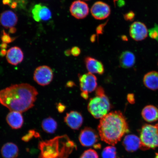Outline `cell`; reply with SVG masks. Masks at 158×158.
Returning a JSON list of instances; mask_svg holds the SVG:
<instances>
[{
	"label": "cell",
	"mask_w": 158,
	"mask_h": 158,
	"mask_svg": "<svg viewBox=\"0 0 158 158\" xmlns=\"http://www.w3.org/2000/svg\"><path fill=\"white\" fill-rule=\"evenodd\" d=\"M38 92L27 83L11 85L0 90V103L10 111L22 113L34 106Z\"/></svg>",
	"instance_id": "obj_1"
},
{
	"label": "cell",
	"mask_w": 158,
	"mask_h": 158,
	"mask_svg": "<svg viewBox=\"0 0 158 158\" xmlns=\"http://www.w3.org/2000/svg\"><path fill=\"white\" fill-rule=\"evenodd\" d=\"M98 130L102 141L112 146L129 131L125 116L118 111L110 112L101 118Z\"/></svg>",
	"instance_id": "obj_2"
},
{
	"label": "cell",
	"mask_w": 158,
	"mask_h": 158,
	"mask_svg": "<svg viewBox=\"0 0 158 158\" xmlns=\"http://www.w3.org/2000/svg\"><path fill=\"white\" fill-rule=\"evenodd\" d=\"M76 147L68 136H57L49 140L40 142V151L39 158H67Z\"/></svg>",
	"instance_id": "obj_3"
},
{
	"label": "cell",
	"mask_w": 158,
	"mask_h": 158,
	"mask_svg": "<svg viewBox=\"0 0 158 158\" xmlns=\"http://www.w3.org/2000/svg\"><path fill=\"white\" fill-rule=\"evenodd\" d=\"M111 106L107 96L101 87L97 88L96 96L91 98L88 104L89 111L94 118H102L107 114Z\"/></svg>",
	"instance_id": "obj_4"
},
{
	"label": "cell",
	"mask_w": 158,
	"mask_h": 158,
	"mask_svg": "<svg viewBox=\"0 0 158 158\" xmlns=\"http://www.w3.org/2000/svg\"><path fill=\"white\" fill-rule=\"evenodd\" d=\"M140 139L141 149H154L158 147V123L155 125H144L140 132Z\"/></svg>",
	"instance_id": "obj_5"
},
{
	"label": "cell",
	"mask_w": 158,
	"mask_h": 158,
	"mask_svg": "<svg viewBox=\"0 0 158 158\" xmlns=\"http://www.w3.org/2000/svg\"><path fill=\"white\" fill-rule=\"evenodd\" d=\"M54 73L50 67L42 66L35 69L33 74V79L37 84L42 86L48 85L52 81Z\"/></svg>",
	"instance_id": "obj_6"
},
{
	"label": "cell",
	"mask_w": 158,
	"mask_h": 158,
	"mask_svg": "<svg viewBox=\"0 0 158 158\" xmlns=\"http://www.w3.org/2000/svg\"><path fill=\"white\" fill-rule=\"evenodd\" d=\"M79 81L82 92L91 93L96 90L98 85L97 78L90 73L79 75Z\"/></svg>",
	"instance_id": "obj_7"
},
{
	"label": "cell",
	"mask_w": 158,
	"mask_h": 158,
	"mask_svg": "<svg viewBox=\"0 0 158 158\" xmlns=\"http://www.w3.org/2000/svg\"><path fill=\"white\" fill-rule=\"evenodd\" d=\"M130 36L134 40L141 41L147 38L149 31L146 25L139 21L134 22L130 26L129 29Z\"/></svg>",
	"instance_id": "obj_8"
},
{
	"label": "cell",
	"mask_w": 158,
	"mask_h": 158,
	"mask_svg": "<svg viewBox=\"0 0 158 158\" xmlns=\"http://www.w3.org/2000/svg\"><path fill=\"white\" fill-rule=\"evenodd\" d=\"M79 139L81 144L84 147H92L98 141V136L95 130L86 127L81 131Z\"/></svg>",
	"instance_id": "obj_9"
},
{
	"label": "cell",
	"mask_w": 158,
	"mask_h": 158,
	"mask_svg": "<svg viewBox=\"0 0 158 158\" xmlns=\"http://www.w3.org/2000/svg\"><path fill=\"white\" fill-rule=\"evenodd\" d=\"M91 13L95 19L102 20L108 18L110 14V6L102 1L96 2L92 6Z\"/></svg>",
	"instance_id": "obj_10"
},
{
	"label": "cell",
	"mask_w": 158,
	"mask_h": 158,
	"mask_svg": "<svg viewBox=\"0 0 158 158\" xmlns=\"http://www.w3.org/2000/svg\"><path fill=\"white\" fill-rule=\"evenodd\" d=\"M70 11L71 15L75 18L82 19L88 15L89 10L87 4L81 0H77L71 4Z\"/></svg>",
	"instance_id": "obj_11"
},
{
	"label": "cell",
	"mask_w": 158,
	"mask_h": 158,
	"mask_svg": "<svg viewBox=\"0 0 158 158\" xmlns=\"http://www.w3.org/2000/svg\"><path fill=\"white\" fill-rule=\"evenodd\" d=\"M83 118L79 112L72 111L67 113L64 118V121L67 125L73 130L80 128L83 122Z\"/></svg>",
	"instance_id": "obj_12"
},
{
	"label": "cell",
	"mask_w": 158,
	"mask_h": 158,
	"mask_svg": "<svg viewBox=\"0 0 158 158\" xmlns=\"http://www.w3.org/2000/svg\"><path fill=\"white\" fill-rule=\"evenodd\" d=\"M6 59L10 64L16 66L23 62L24 55L21 49L18 47H11L7 51Z\"/></svg>",
	"instance_id": "obj_13"
},
{
	"label": "cell",
	"mask_w": 158,
	"mask_h": 158,
	"mask_svg": "<svg viewBox=\"0 0 158 158\" xmlns=\"http://www.w3.org/2000/svg\"><path fill=\"white\" fill-rule=\"evenodd\" d=\"M85 62L86 69L91 73L103 74L104 72V65L100 61L92 57H86Z\"/></svg>",
	"instance_id": "obj_14"
},
{
	"label": "cell",
	"mask_w": 158,
	"mask_h": 158,
	"mask_svg": "<svg viewBox=\"0 0 158 158\" xmlns=\"http://www.w3.org/2000/svg\"><path fill=\"white\" fill-rule=\"evenodd\" d=\"M18 18L16 14L11 10L3 12L0 16V23L6 28L15 27L17 24Z\"/></svg>",
	"instance_id": "obj_15"
},
{
	"label": "cell",
	"mask_w": 158,
	"mask_h": 158,
	"mask_svg": "<svg viewBox=\"0 0 158 158\" xmlns=\"http://www.w3.org/2000/svg\"><path fill=\"white\" fill-rule=\"evenodd\" d=\"M21 112L11 111L7 114L6 120L8 124L13 129H19L23 126L24 120Z\"/></svg>",
	"instance_id": "obj_16"
},
{
	"label": "cell",
	"mask_w": 158,
	"mask_h": 158,
	"mask_svg": "<svg viewBox=\"0 0 158 158\" xmlns=\"http://www.w3.org/2000/svg\"><path fill=\"white\" fill-rule=\"evenodd\" d=\"M123 144L126 151L130 152H135L141 147L140 138L133 134L126 136L123 139Z\"/></svg>",
	"instance_id": "obj_17"
},
{
	"label": "cell",
	"mask_w": 158,
	"mask_h": 158,
	"mask_svg": "<svg viewBox=\"0 0 158 158\" xmlns=\"http://www.w3.org/2000/svg\"><path fill=\"white\" fill-rule=\"evenodd\" d=\"M142 117L148 123H152L158 120V108L153 105L144 107L141 112Z\"/></svg>",
	"instance_id": "obj_18"
},
{
	"label": "cell",
	"mask_w": 158,
	"mask_h": 158,
	"mask_svg": "<svg viewBox=\"0 0 158 158\" xmlns=\"http://www.w3.org/2000/svg\"><path fill=\"white\" fill-rule=\"evenodd\" d=\"M143 82L146 87L154 91L158 89V72L151 71L146 74L143 78Z\"/></svg>",
	"instance_id": "obj_19"
},
{
	"label": "cell",
	"mask_w": 158,
	"mask_h": 158,
	"mask_svg": "<svg viewBox=\"0 0 158 158\" xmlns=\"http://www.w3.org/2000/svg\"><path fill=\"white\" fill-rule=\"evenodd\" d=\"M135 56L131 51H124L120 55L119 62L122 68L128 69L132 68L135 62Z\"/></svg>",
	"instance_id": "obj_20"
},
{
	"label": "cell",
	"mask_w": 158,
	"mask_h": 158,
	"mask_svg": "<svg viewBox=\"0 0 158 158\" xmlns=\"http://www.w3.org/2000/svg\"><path fill=\"white\" fill-rule=\"evenodd\" d=\"M19 152L18 147L12 143H6L1 148V155L3 158H15L18 156Z\"/></svg>",
	"instance_id": "obj_21"
},
{
	"label": "cell",
	"mask_w": 158,
	"mask_h": 158,
	"mask_svg": "<svg viewBox=\"0 0 158 158\" xmlns=\"http://www.w3.org/2000/svg\"><path fill=\"white\" fill-rule=\"evenodd\" d=\"M58 124L52 118L49 117L45 118L41 123V127L44 131L49 134H53L56 131Z\"/></svg>",
	"instance_id": "obj_22"
},
{
	"label": "cell",
	"mask_w": 158,
	"mask_h": 158,
	"mask_svg": "<svg viewBox=\"0 0 158 158\" xmlns=\"http://www.w3.org/2000/svg\"><path fill=\"white\" fill-rule=\"evenodd\" d=\"M102 158H116V148L113 146H108L102 152Z\"/></svg>",
	"instance_id": "obj_23"
},
{
	"label": "cell",
	"mask_w": 158,
	"mask_h": 158,
	"mask_svg": "<svg viewBox=\"0 0 158 158\" xmlns=\"http://www.w3.org/2000/svg\"><path fill=\"white\" fill-rule=\"evenodd\" d=\"M41 20L47 21L51 19L52 17V13L48 7L43 6L40 13Z\"/></svg>",
	"instance_id": "obj_24"
},
{
	"label": "cell",
	"mask_w": 158,
	"mask_h": 158,
	"mask_svg": "<svg viewBox=\"0 0 158 158\" xmlns=\"http://www.w3.org/2000/svg\"><path fill=\"white\" fill-rule=\"evenodd\" d=\"M42 6L43 5L41 3L38 4L34 6L32 10L33 19L37 22H39L41 21L40 17V13Z\"/></svg>",
	"instance_id": "obj_25"
},
{
	"label": "cell",
	"mask_w": 158,
	"mask_h": 158,
	"mask_svg": "<svg viewBox=\"0 0 158 158\" xmlns=\"http://www.w3.org/2000/svg\"><path fill=\"white\" fill-rule=\"evenodd\" d=\"M34 137L39 138L40 135L38 132L35 131L34 130H30L27 134L22 138V140L25 142H28Z\"/></svg>",
	"instance_id": "obj_26"
},
{
	"label": "cell",
	"mask_w": 158,
	"mask_h": 158,
	"mask_svg": "<svg viewBox=\"0 0 158 158\" xmlns=\"http://www.w3.org/2000/svg\"><path fill=\"white\" fill-rule=\"evenodd\" d=\"M80 158H99L97 152L94 150L89 149L85 151Z\"/></svg>",
	"instance_id": "obj_27"
},
{
	"label": "cell",
	"mask_w": 158,
	"mask_h": 158,
	"mask_svg": "<svg viewBox=\"0 0 158 158\" xmlns=\"http://www.w3.org/2000/svg\"><path fill=\"white\" fill-rule=\"evenodd\" d=\"M149 36L158 43V25L155 24L154 27L148 30Z\"/></svg>",
	"instance_id": "obj_28"
},
{
	"label": "cell",
	"mask_w": 158,
	"mask_h": 158,
	"mask_svg": "<svg viewBox=\"0 0 158 158\" xmlns=\"http://www.w3.org/2000/svg\"><path fill=\"white\" fill-rule=\"evenodd\" d=\"M1 39L3 43L7 44L13 42L15 40L16 38L11 37L9 34L6 33L4 30H3L2 31Z\"/></svg>",
	"instance_id": "obj_29"
},
{
	"label": "cell",
	"mask_w": 158,
	"mask_h": 158,
	"mask_svg": "<svg viewBox=\"0 0 158 158\" xmlns=\"http://www.w3.org/2000/svg\"><path fill=\"white\" fill-rule=\"evenodd\" d=\"M123 17L126 21H132L135 18V14L133 11H130L124 15Z\"/></svg>",
	"instance_id": "obj_30"
},
{
	"label": "cell",
	"mask_w": 158,
	"mask_h": 158,
	"mask_svg": "<svg viewBox=\"0 0 158 158\" xmlns=\"http://www.w3.org/2000/svg\"><path fill=\"white\" fill-rule=\"evenodd\" d=\"M108 21H106V23H102L101 24L99 25L97 27L96 29V32L97 33V35H101L103 34L104 29L105 27L107 24Z\"/></svg>",
	"instance_id": "obj_31"
},
{
	"label": "cell",
	"mask_w": 158,
	"mask_h": 158,
	"mask_svg": "<svg viewBox=\"0 0 158 158\" xmlns=\"http://www.w3.org/2000/svg\"><path fill=\"white\" fill-rule=\"evenodd\" d=\"M71 54L74 56H78L81 53V49L78 47H73L71 49Z\"/></svg>",
	"instance_id": "obj_32"
},
{
	"label": "cell",
	"mask_w": 158,
	"mask_h": 158,
	"mask_svg": "<svg viewBox=\"0 0 158 158\" xmlns=\"http://www.w3.org/2000/svg\"><path fill=\"white\" fill-rule=\"evenodd\" d=\"M56 108L58 111L60 113H62L64 112L66 108V106L62 103H58L57 104Z\"/></svg>",
	"instance_id": "obj_33"
},
{
	"label": "cell",
	"mask_w": 158,
	"mask_h": 158,
	"mask_svg": "<svg viewBox=\"0 0 158 158\" xmlns=\"http://www.w3.org/2000/svg\"><path fill=\"white\" fill-rule=\"evenodd\" d=\"M127 99L128 102L130 104H133L135 103V97L133 94H129L127 95Z\"/></svg>",
	"instance_id": "obj_34"
},
{
	"label": "cell",
	"mask_w": 158,
	"mask_h": 158,
	"mask_svg": "<svg viewBox=\"0 0 158 158\" xmlns=\"http://www.w3.org/2000/svg\"><path fill=\"white\" fill-rule=\"evenodd\" d=\"M14 0H3V3L5 5H10Z\"/></svg>",
	"instance_id": "obj_35"
},
{
	"label": "cell",
	"mask_w": 158,
	"mask_h": 158,
	"mask_svg": "<svg viewBox=\"0 0 158 158\" xmlns=\"http://www.w3.org/2000/svg\"><path fill=\"white\" fill-rule=\"evenodd\" d=\"M81 96L85 99L87 100L89 98V94L86 92H82L81 93Z\"/></svg>",
	"instance_id": "obj_36"
},
{
	"label": "cell",
	"mask_w": 158,
	"mask_h": 158,
	"mask_svg": "<svg viewBox=\"0 0 158 158\" xmlns=\"http://www.w3.org/2000/svg\"><path fill=\"white\" fill-rule=\"evenodd\" d=\"M7 51L5 49H1L0 51V56L2 57L6 55Z\"/></svg>",
	"instance_id": "obj_37"
},
{
	"label": "cell",
	"mask_w": 158,
	"mask_h": 158,
	"mask_svg": "<svg viewBox=\"0 0 158 158\" xmlns=\"http://www.w3.org/2000/svg\"><path fill=\"white\" fill-rule=\"evenodd\" d=\"M7 47V44H6L5 43H2V44L0 45V48L1 49H6Z\"/></svg>",
	"instance_id": "obj_38"
},
{
	"label": "cell",
	"mask_w": 158,
	"mask_h": 158,
	"mask_svg": "<svg viewBox=\"0 0 158 158\" xmlns=\"http://www.w3.org/2000/svg\"><path fill=\"white\" fill-rule=\"evenodd\" d=\"M17 29L15 28V27H12V28H10L9 30V32L10 33L13 34L15 33Z\"/></svg>",
	"instance_id": "obj_39"
},
{
	"label": "cell",
	"mask_w": 158,
	"mask_h": 158,
	"mask_svg": "<svg viewBox=\"0 0 158 158\" xmlns=\"http://www.w3.org/2000/svg\"><path fill=\"white\" fill-rule=\"evenodd\" d=\"M96 35H92L90 38V41L92 43H94L96 41Z\"/></svg>",
	"instance_id": "obj_40"
},
{
	"label": "cell",
	"mask_w": 158,
	"mask_h": 158,
	"mask_svg": "<svg viewBox=\"0 0 158 158\" xmlns=\"http://www.w3.org/2000/svg\"><path fill=\"white\" fill-rule=\"evenodd\" d=\"M64 54L67 56H69L71 54V50L70 49H67L65 51Z\"/></svg>",
	"instance_id": "obj_41"
},
{
	"label": "cell",
	"mask_w": 158,
	"mask_h": 158,
	"mask_svg": "<svg viewBox=\"0 0 158 158\" xmlns=\"http://www.w3.org/2000/svg\"><path fill=\"white\" fill-rule=\"evenodd\" d=\"M66 85L67 86L69 87H71L73 86L74 83L72 82H69L67 83Z\"/></svg>",
	"instance_id": "obj_42"
},
{
	"label": "cell",
	"mask_w": 158,
	"mask_h": 158,
	"mask_svg": "<svg viewBox=\"0 0 158 158\" xmlns=\"http://www.w3.org/2000/svg\"><path fill=\"white\" fill-rule=\"evenodd\" d=\"M121 38L122 40L124 41H127L128 39L127 37L125 35H123L122 36Z\"/></svg>",
	"instance_id": "obj_43"
},
{
	"label": "cell",
	"mask_w": 158,
	"mask_h": 158,
	"mask_svg": "<svg viewBox=\"0 0 158 158\" xmlns=\"http://www.w3.org/2000/svg\"><path fill=\"white\" fill-rule=\"evenodd\" d=\"M119 0H113L114 3V5H116V2L118 1Z\"/></svg>",
	"instance_id": "obj_44"
},
{
	"label": "cell",
	"mask_w": 158,
	"mask_h": 158,
	"mask_svg": "<svg viewBox=\"0 0 158 158\" xmlns=\"http://www.w3.org/2000/svg\"><path fill=\"white\" fill-rule=\"evenodd\" d=\"M155 158H158V153H156Z\"/></svg>",
	"instance_id": "obj_45"
},
{
	"label": "cell",
	"mask_w": 158,
	"mask_h": 158,
	"mask_svg": "<svg viewBox=\"0 0 158 158\" xmlns=\"http://www.w3.org/2000/svg\"><path fill=\"white\" fill-rule=\"evenodd\" d=\"M84 1H90V0H84Z\"/></svg>",
	"instance_id": "obj_46"
},
{
	"label": "cell",
	"mask_w": 158,
	"mask_h": 158,
	"mask_svg": "<svg viewBox=\"0 0 158 158\" xmlns=\"http://www.w3.org/2000/svg\"></svg>",
	"instance_id": "obj_47"
}]
</instances>
